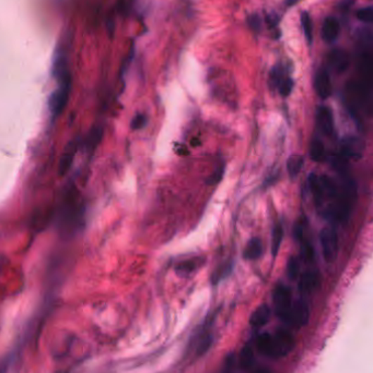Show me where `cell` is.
<instances>
[{
  "label": "cell",
  "instance_id": "5b68a950",
  "mask_svg": "<svg viewBox=\"0 0 373 373\" xmlns=\"http://www.w3.org/2000/svg\"><path fill=\"white\" fill-rule=\"evenodd\" d=\"M273 300L278 317L285 319L292 306L291 290L288 286L279 284L274 290Z\"/></svg>",
  "mask_w": 373,
  "mask_h": 373
},
{
  "label": "cell",
  "instance_id": "7c38bea8",
  "mask_svg": "<svg viewBox=\"0 0 373 373\" xmlns=\"http://www.w3.org/2000/svg\"><path fill=\"white\" fill-rule=\"evenodd\" d=\"M320 282L319 272L307 271L302 274L299 281V290L302 294H310L317 287Z\"/></svg>",
  "mask_w": 373,
  "mask_h": 373
},
{
  "label": "cell",
  "instance_id": "5bb4252c",
  "mask_svg": "<svg viewBox=\"0 0 373 373\" xmlns=\"http://www.w3.org/2000/svg\"><path fill=\"white\" fill-rule=\"evenodd\" d=\"M309 183L315 205L317 207H323V204H324V192H323L319 176L315 175V174H311L309 176Z\"/></svg>",
  "mask_w": 373,
  "mask_h": 373
},
{
  "label": "cell",
  "instance_id": "484cf974",
  "mask_svg": "<svg viewBox=\"0 0 373 373\" xmlns=\"http://www.w3.org/2000/svg\"><path fill=\"white\" fill-rule=\"evenodd\" d=\"M357 19L360 20L361 22L371 23L373 20V8L371 6L366 8H361L356 13Z\"/></svg>",
  "mask_w": 373,
  "mask_h": 373
},
{
  "label": "cell",
  "instance_id": "f546056e",
  "mask_svg": "<svg viewBox=\"0 0 373 373\" xmlns=\"http://www.w3.org/2000/svg\"><path fill=\"white\" fill-rule=\"evenodd\" d=\"M296 3V0H289V5H291V4Z\"/></svg>",
  "mask_w": 373,
  "mask_h": 373
},
{
  "label": "cell",
  "instance_id": "8fae6325",
  "mask_svg": "<svg viewBox=\"0 0 373 373\" xmlns=\"http://www.w3.org/2000/svg\"><path fill=\"white\" fill-rule=\"evenodd\" d=\"M364 150V144L357 138H347L341 147V157L344 159L359 157Z\"/></svg>",
  "mask_w": 373,
  "mask_h": 373
},
{
  "label": "cell",
  "instance_id": "f1b7e54d",
  "mask_svg": "<svg viewBox=\"0 0 373 373\" xmlns=\"http://www.w3.org/2000/svg\"><path fill=\"white\" fill-rule=\"evenodd\" d=\"M255 373H270V371L266 370V369H260V370L256 371Z\"/></svg>",
  "mask_w": 373,
  "mask_h": 373
},
{
  "label": "cell",
  "instance_id": "3957f363",
  "mask_svg": "<svg viewBox=\"0 0 373 373\" xmlns=\"http://www.w3.org/2000/svg\"><path fill=\"white\" fill-rule=\"evenodd\" d=\"M320 242H321L322 251L324 256L325 261L334 262L339 254V238L336 232L331 227H325L320 234Z\"/></svg>",
  "mask_w": 373,
  "mask_h": 373
},
{
  "label": "cell",
  "instance_id": "ffe728a7",
  "mask_svg": "<svg viewBox=\"0 0 373 373\" xmlns=\"http://www.w3.org/2000/svg\"><path fill=\"white\" fill-rule=\"evenodd\" d=\"M253 348L250 345H246L241 351V364H242V367L246 369L250 368L252 366V362H253Z\"/></svg>",
  "mask_w": 373,
  "mask_h": 373
},
{
  "label": "cell",
  "instance_id": "d4e9b609",
  "mask_svg": "<svg viewBox=\"0 0 373 373\" xmlns=\"http://www.w3.org/2000/svg\"><path fill=\"white\" fill-rule=\"evenodd\" d=\"M231 270H232V264H222V266L215 272L214 275H213V282H214V284H217L219 281H221V280H224L228 274L231 273Z\"/></svg>",
  "mask_w": 373,
  "mask_h": 373
},
{
  "label": "cell",
  "instance_id": "8992f818",
  "mask_svg": "<svg viewBox=\"0 0 373 373\" xmlns=\"http://www.w3.org/2000/svg\"><path fill=\"white\" fill-rule=\"evenodd\" d=\"M329 64L336 74H343L348 69L350 57L345 49L335 48L329 53Z\"/></svg>",
  "mask_w": 373,
  "mask_h": 373
},
{
  "label": "cell",
  "instance_id": "9c48e42d",
  "mask_svg": "<svg viewBox=\"0 0 373 373\" xmlns=\"http://www.w3.org/2000/svg\"><path fill=\"white\" fill-rule=\"evenodd\" d=\"M317 124L320 129L327 136H331L334 131V118L331 108L327 106H320L317 112Z\"/></svg>",
  "mask_w": 373,
  "mask_h": 373
},
{
  "label": "cell",
  "instance_id": "83f0119b",
  "mask_svg": "<svg viewBox=\"0 0 373 373\" xmlns=\"http://www.w3.org/2000/svg\"><path fill=\"white\" fill-rule=\"evenodd\" d=\"M260 18L258 15H252L248 17V25L251 29L253 30L254 32H260Z\"/></svg>",
  "mask_w": 373,
  "mask_h": 373
},
{
  "label": "cell",
  "instance_id": "2e32d148",
  "mask_svg": "<svg viewBox=\"0 0 373 373\" xmlns=\"http://www.w3.org/2000/svg\"><path fill=\"white\" fill-rule=\"evenodd\" d=\"M305 165V159L300 154H293L288 159L287 169L291 178H296Z\"/></svg>",
  "mask_w": 373,
  "mask_h": 373
},
{
  "label": "cell",
  "instance_id": "30bf717a",
  "mask_svg": "<svg viewBox=\"0 0 373 373\" xmlns=\"http://www.w3.org/2000/svg\"><path fill=\"white\" fill-rule=\"evenodd\" d=\"M341 25L334 17H327L322 27V37L327 43H334L339 37Z\"/></svg>",
  "mask_w": 373,
  "mask_h": 373
},
{
  "label": "cell",
  "instance_id": "ac0fdd59",
  "mask_svg": "<svg viewBox=\"0 0 373 373\" xmlns=\"http://www.w3.org/2000/svg\"><path fill=\"white\" fill-rule=\"evenodd\" d=\"M282 238H284V228L282 224L275 225L273 230V237H272V254L276 256L279 252L280 244H282Z\"/></svg>",
  "mask_w": 373,
  "mask_h": 373
},
{
  "label": "cell",
  "instance_id": "7402d4cb",
  "mask_svg": "<svg viewBox=\"0 0 373 373\" xmlns=\"http://www.w3.org/2000/svg\"><path fill=\"white\" fill-rule=\"evenodd\" d=\"M300 271V261L299 259L296 256H291L288 260L287 263V276L290 280H296L299 275Z\"/></svg>",
  "mask_w": 373,
  "mask_h": 373
},
{
  "label": "cell",
  "instance_id": "d6986e66",
  "mask_svg": "<svg viewBox=\"0 0 373 373\" xmlns=\"http://www.w3.org/2000/svg\"><path fill=\"white\" fill-rule=\"evenodd\" d=\"M301 25L308 44L311 45L312 41H313V27H312L311 18H310L309 13H305V11L301 13Z\"/></svg>",
  "mask_w": 373,
  "mask_h": 373
},
{
  "label": "cell",
  "instance_id": "9a60e30c",
  "mask_svg": "<svg viewBox=\"0 0 373 373\" xmlns=\"http://www.w3.org/2000/svg\"><path fill=\"white\" fill-rule=\"evenodd\" d=\"M263 252V246L260 238H253L248 242L244 249V256L246 260H256L260 258Z\"/></svg>",
  "mask_w": 373,
  "mask_h": 373
},
{
  "label": "cell",
  "instance_id": "6da1fadb",
  "mask_svg": "<svg viewBox=\"0 0 373 373\" xmlns=\"http://www.w3.org/2000/svg\"><path fill=\"white\" fill-rule=\"evenodd\" d=\"M258 349L260 354L270 358H282L289 355L295 348V336L287 329H278L274 334L262 333L258 339Z\"/></svg>",
  "mask_w": 373,
  "mask_h": 373
},
{
  "label": "cell",
  "instance_id": "7a4b0ae2",
  "mask_svg": "<svg viewBox=\"0 0 373 373\" xmlns=\"http://www.w3.org/2000/svg\"><path fill=\"white\" fill-rule=\"evenodd\" d=\"M55 78L57 86L49 98V108L51 117L57 118L66 107L70 91V74L67 70L65 59H58L55 64Z\"/></svg>",
  "mask_w": 373,
  "mask_h": 373
},
{
  "label": "cell",
  "instance_id": "52a82bcc",
  "mask_svg": "<svg viewBox=\"0 0 373 373\" xmlns=\"http://www.w3.org/2000/svg\"><path fill=\"white\" fill-rule=\"evenodd\" d=\"M315 89L319 98L322 100H327L331 94V78H329V71L322 68L317 71L315 79Z\"/></svg>",
  "mask_w": 373,
  "mask_h": 373
},
{
  "label": "cell",
  "instance_id": "e0dca14e",
  "mask_svg": "<svg viewBox=\"0 0 373 373\" xmlns=\"http://www.w3.org/2000/svg\"><path fill=\"white\" fill-rule=\"evenodd\" d=\"M310 157L313 161L321 162L325 157V147L321 140L315 138L310 145Z\"/></svg>",
  "mask_w": 373,
  "mask_h": 373
},
{
  "label": "cell",
  "instance_id": "cb8c5ba5",
  "mask_svg": "<svg viewBox=\"0 0 373 373\" xmlns=\"http://www.w3.org/2000/svg\"><path fill=\"white\" fill-rule=\"evenodd\" d=\"M225 174V163H220V165L215 169L214 173L211 174L209 176L208 179H207V185H214L217 183H220L221 179L224 177Z\"/></svg>",
  "mask_w": 373,
  "mask_h": 373
},
{
  "label": "cell",
  "instance_id": "4fadbf2b",
  "mask_svg": "<svg viewBox=\"0 0 373 373\" xmlns=\"http://www.w3.org/2000/svg\"><path fill=\"white\" fill-rule=\"evenodd\" d=\"M270 308L267 305H262L251 315L250 325L255 329L265 327L270 319Z\"/></svg>",
  "mask_w": 373,
  "mask_h": 373
},
{
  "label": "cell",
  "instance_id": "603a6c76",
  "mask_svg": "<svg viewBox=\"0 0 373 373\" xmlns=\"http://www.w3.org/2000/svg\"><path fill=\"white\" fill-rule=\"evenodd\" d=\"M198 260L197 259H191V260H186V261L181 262L177 266V271L181 274H189L194 271L195 268L198 266Z\"/></svg>",
  "mask_w": 373,
  "mask_h": 373
},
{
  "label": "cell",
  "instance_id": "277c9868",
  "mask_svg": "<svg viewBox=\"0 0 373 373\" xmlns=\"http://www.w3.org/2000/svg\"><path fill=\"white\" fill-rule=\"evenodd\" d=\"M310 320V308L308 303L303 300H298L297 303H293L290 308L289 313L286 315L285 321L292 327L300 329L305 327Z\"/></svg>",
  "mask_w": 373,
  "mask_h": 373
},
{
  "label": "cell",
  "instance_id": "4316f807",
  "mask_svg": "<svg viewBox=\"0 0 373 373\" xmlns=\"http://www.w3.org/2000/svg\"><path fill=\"white\" fill-rule=\"evenodd\" d=\"M146 124H147V118L144 115H137L134 117L133 122H132V128L134 130L141 129V128L145 127Z\"/></svg>",
  "mask_w": 373,
  "mask_h": 373
},
{
  "label": "cell",
  "instance_id": "44dd1931",
  "mask_svg": "<svg viewBox=\"0 0 373 373\" xmlns=\"http://www.w3.org/2000/svg\"><path fill=\"white\" fill-rule=\"evenodd\" d=\"M300 242H301L302 259L307 262L313 261V259H315V249H313V246L308 240H305V238H302Z\"/></svg>",
  "mask_w": 373,
  "mask_h": 373
},
{
  "label": "cell",
  "instance_id": "ba28073f",
  "mask_svg": "<svg viewBox=\"0 0 373 373\" xmlns=\"http://www.w3.org/2000/svg\"><path fill=\"white\" fill-rule=\"evenodd\" d=\"M270 80L279 91L280 96H284V98H287V96H290V93L292 92L293 86H295L293 80L290 77L285 76L280 68H276L274 70Z\"/></svg>",
  "mask_w": 373,
  "mask_h": 373
}]
</instances>
